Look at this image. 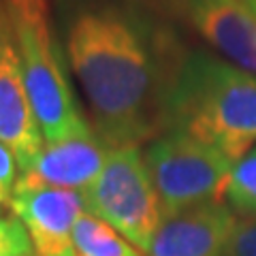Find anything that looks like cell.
Returning a JSON list of instances; mask_svg holds the SVG:
<instances>
[{"mask_svg": "<svg viewBox=\"0 0 256 256\" xmlns=\"http://www.w3.org/2000/svg\"><path fill=\"white\" fill-rule=\"evenodd\" d=\"M169 130L242 160L256 146V75L207 52L186 54L164 98L162 132Z\"/></svg>", "mask_w": 256, "mask_h": 256, "instance_id": "6da1fadb", "label": "cell"}, {"mask_svg": "<svg viewBox=\"0 0 256 256\" xmlns=\"http://www.w3.org/2000/svg\"><path fill=\"white\" fill-rule=\"evenodd\" d=\"M24 84L41 132L50 143L92 134L62 68V50L47 20L45 0H4Z\"/></svg>", "mask_w": 256, "mask_h": 256, "instance_id": "7a4b0ae2", "label": "cell"}, {"mask_svg": "<svg viewBox=\"0 0 256 256\" xmlns=\"http://www.w3.org/2000/svg\"><path fill=\"white\" fill-rule=\"evenodd\" d=\"M143 158L162 214L222 203L235 164L218 148L173 130L152 141Z\"/></svg>", "mask_w": 256, "mask_h": 256, "instance_id": "3957f363", "label": "cell"}, {"mask_svg": "<svg viewBox=\"0 0 256 256\" xmlns=\"http://www.w3.org/2000/svg\"><path fill=\"white\" fill-rule=\"evenodd\" d=\"M82 194L88 214L105 220L134 248L148 252L162 212L139 148L111 150L105 169Z\"/></svg>", "mask_w": 256, "mask_h": 256, "instance_id": "277c9868", "label": "cell"}, {"mask_svg": "<svg viewBox=\"0 0 256 256\" xmlns=\"http://www.w3.org/2000/svg\"><path fill=\"white\" fill-rule=\"evenodd\" d=\"M0 141L13 152L20 173L43 152V132L28 98L13 28L0 4Z\"/></svg>", "mask_w": 256, "mask_h": 256, "instance_id": "5b68a950", "label": "cell"}, {"mask_svg": "<svg viewBox=\"0 0 256 256\" xmlns=\"http://www.w3.org/2000/svg\"><path fill=\"white\" fill-rule=\"evenodd\" d=\"M9 205L26 226L36 256H77L73 226L86 212L82 192L64 188L15 190Z\"/></svg>", "mask_w": 256, "mask_h": 256, "instance_id": "8992f818", "label": "cell"}, {"mask_svg": "<svg viewBox=\"0 0 256 256\" xmlns=\"http://www.w3.org/2000/svg\"><path fill=\"white\" fill-rule=\"evenodd\" d=\"M237 216L224 203H201L162 214L148 256H222Z\"/></svg>", "mask_w": 256, "mask_h": 256, "instance_id": "52a82bcc", "label": "cell"}, {"mask_svg": "<svg viewBox=\"0 0 256 256\" xmlns=\"http://www.w3.org/2000/svg\"><path fill=\"white\" fill-rule=\"evenodd\" d=\"M109 148L98 134L50 143L34 164L15 180V190L28 188H64L84 190L98 178L109 158Z\"/></svg>", "mask_w": 256, "mask_h": 256, "instance_id": "ba28073f", "label": "cell"}, {"mask_svg": "<svg viewBox=\"0 0 256 256\" xmlns=\"http://www.w3.org/2000/svg\"><path fill=\"white\" fill-rule=\"evenodd\" d=\"M184 9L207 43L256 75V15L246 0H184Z\"/></svg>", "mask_w": 256, "mask_h": 256, "instance_id": "9c48e42d", "label": "cell"}, {"mask_svg": "<svg viewBox=\"0 0 256 256\" xmlns=\"http://www.w3.org/2000/svg\"><path fill=\"white\" fill-rule=\"evenodd\" d=\"M73 248L77 256H143L105 220L84 212L73 226Z\"/></svg>", "mask_w": 256, "mask_h": 256, "instance_id": "30bf717a", "label": "cell"}, {"mask_svg": "<svg viewBox=\"0 0 256 256\" xmlns=\"http://www.w3.org/2000/svg\"><path fill=\"white\" fill-rule=\"evenodd\" d=\"M224 196L235 214L256 216V148L233 164Z\"/></svg>", "mask_w": 256, "mask_h": 256, "instance_id": "8fae6325", "label": "cell"}, {"mask_svg": "<svg viewBox=\"0 0 256 256\" xmlns=\"http://www.w3.org/2000/svg\"><path fill=\"white\" fill-rule=\"evenodd\" d=\"M34 246L18 218L0 220V256H32Z\"/></svg>", "mask_w": 256, "mask_h": 256, "instance_id": "7c38bea8", "label": "cell"}, {"mask_svg": "<svg viewBox=\"0 0 256 256\" xmlns=\"http://www.w3.org/2000/svg\"><path fill=\"white\" fill-rule=\"evenodd\" d=\"M222 256H256V216L237 218L235 230Z\"/></svg>", "mask_w": 256, "mask_h": 256, "instance_id": "4fadbf2b", "label": "cell"}, {"mask_svg": "<svg viewBox=\"0 0 256 256\" xmlns=\"http://www.w3.org/2000/svg\"><path fill=\"white\" fill-rule=\"evenodd\" d=\"M18 160L13 152L0 141V203H11L15 180H18Z\"/></svg>", "mask_w": 256, "mask_h": 256, "instance_id": "5bb4252c", "label": "cell"}, {"mask_svg": "<svg viewBox=\"0 0 256 256\" xmlns=\"http://www.w3.org/2000/svg\"><path fill=\"white\" fill-rule=\"evenodd\" d=\"M246 4L250 6V11H252V13L256 15V0H246Z\"/></svg>", "mask_w": 256, "mask_h": 256, "instance_id": "9a60e30c", "label": "cell"}]
</instances>
